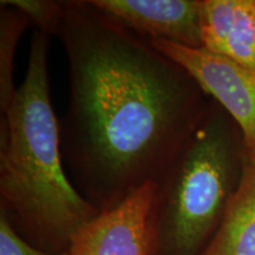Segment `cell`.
<instances>
[{
  "instance_id": "obj_11",
  "label": "cell",
  "mask_w": 255,
  "mask_h": 255,
  "mask_svg": "<svg viewBox=\"0 0 255 255\" xmlns=\"http://www.w3.org/2000/svg\"><path fill=\"white\" fill-rule=\"evenodd\" d=\"M0 255H69L68 253L52 254L40 251L25 241L7 220L0 215Z\"/></svg>"
},
{
  "instance_id": "obj_10",
  "label": "cell",
  "mask_w": 255,
  "mask_h": 255,
  "mask_svg": "<svg viewBox=\"0 0 255 255\" xmlns=\"http://www.w3.org/2000/svg\"><path fill=\"white\" fill-rule=\"evenodd\" d=\"M8 5L14 6L24 12L36 30L56 36L62 13V1L47 0H5Z\"/></svg>"
},
{
  "instance_id": "obj_4",
  "label": "cell",
  "mask_w": 255,
  "mask_h": 255,
  "mask_svg": "<svg viewBox=\"0 0 255 255\" xmlns=\"http://www.w3.org/2000/svg\"><path fill=\"white\" fill-rule=\"evenodd\" d=\"M149 43L184 66L208 97L232 117L241 132L245 151L255 162V72L205 47Z\"/></svg>"
},
{
  "instance_id": "obj_6",
  "label": "cell",
  "mask_w": 255,
  "mask_h": 255,
  "mask_svg": "<svg viewBox=\"0 0 255 255\" xmlns=\"http://www.w3.org/2000/svg\"><path fill=\"white\" fill-rule=\"evenodd\" d=\"M154 182L104 210L73 237L69 255H148V215Z\"/></svg>"
},
{
  "instance_id": "obj_5",
  "label": "cell",
  "mask_w": 255,
  "mask_h": 255,
  "mask_svg": "<svg viewBox=\"0 0 255 255\" xmlns=\"http://www.w3.org/2000/svg\"><path fill=\"white\" fill-rule=\"evenodd\" d=\"M96 8L148 41L202 49V0H90Z\"/></svg>"
},
{
  "instance_id": "obj_3",
  "label": "cell",
  "mask_w": 255,
  "mask_h": 255,
  "mask_svg": "<svg viewBox=\"0 0 255 255\" xmlns=\"http://www.w3.org/2000/svg\"><path fill=\"white\" fill-rule=\"evenodd\" d=\"M245 146L232 117L212 100L205 119L154 182L148 255H202L244 169Z\"/></svg>"
},
{
  "instance_id": "obj_1",
  "label": "cell",
  "mask_w": 255,
  "mask_h": 255,
  "mask_svg": "<svg viewBox=\"0 0 255 255\" xmlns=\"http://www.w3.org/2000/svg\"><path fill=\"white\" fill-rule=\"evenodd\" d=\"M56 37L70 75L59 121L63 162L101 213L157 180L212 101L184 66L90 0L62 1Z\"/></svg>"
},
{
  "instance_id": "obj_8",
  "label": "cell",
  "mask_w": 255,
  "mask_h": 255,
  "mask_svg": "<svg viewBox=\"0 0 255 255\" xmlns=\"http://www.w3.org/2000/svg\"><path fill=\"white\" fill-rule=\"evenodd\" d=\"M202 255H255V162L246 152L240 182Z\"/></svg>"
},
{
  "instance_id": "obj_2",
  "label": "cell",
  "mask_w": 255,
  "mask_h": 255,
  "mask_svg": "<svg viewBox=\"0 0 255 255\" xmlns=\"http://www.w3.org/2000/svg\"><path fill=\"white\" fill-rule=\"evenodd\" d=\"M50 37L34 30L26 75L1 116L0 215L33 247L62 254L100 212L73 186L63 162L47 73Z\"/></svg>"
},
{
  "instance_id": "obj_7",
  "label": "cell",
  "mask_w": 255,
  "mask_h": 255,
  "mask_svg": "<svg viewBox=\"0 0 255 255\" xmlns=\"http://www.w3.org/2000/svg\"><path fill=\"white\" fill-rule=\"evenodd\" d=\"M203 47L255 72V0H203Z\"/></svg>"
},
{
  "instance_id": "obj_9",
  "label": "cell",
  "mask_w": 255,
  "mask_h": 255,
  "mask_svg": "<svg viewBox=\"0 0 255 255\" xmlns=\"http://www.w3.org/2000/svg\"><path fill=\"white\" fill-rule=\"evenodd\" d=\"M31 25L24 12L2 0L0 2V113L4 116L12 103L14 87V56L19 38Z\"/></svg>"
}]
</instances>
